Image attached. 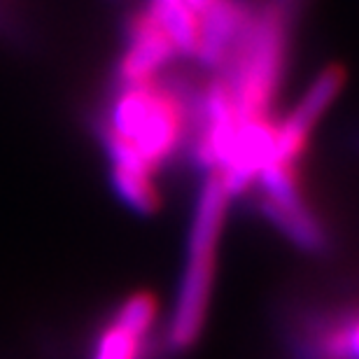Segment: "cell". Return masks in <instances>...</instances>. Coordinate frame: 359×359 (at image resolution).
Wrapping results in <instances>:
<instances>
[{
  "mask_svg": "<svg viewBox=\"0 0 359 359\" xmlns=\"http://www.w3.org/2000/svg\"><path fill=\"white\" fill-rule=\"evenodd\" d=\"M327 350L332 357L359 359V320H353L341 332L332 334L327 339Z\"/></svg>",
  "mask_w": 359,
  "mask_h": 359,
  "instance_id": "obj_11",
  "label": "cell"
},
{
  "mask_svg": "<svg viewBox=\"0 0 359 359\" xmlns=\"http://www.w3.org/2000/svg\"><path fill=\"white\" fill-rule=\"evenodd\" d=\"M259 210L292 245L304 250L308 255L325 252L329 245V233L322 219L308 205L304 194H290V196H262Z\"/></svg>",
  "mask_w": 359,
  "mask_h": 359,
  "instance_id": "obj_6",
  "label": "cell"
},
{
  "mask_svg": "<svg viewBox=\"0 0 359 359\" xmlns=\"http://www.w3.org/2000/svg\"><path fill=\"white\" fill-rule=\"evenodd\" d=\"M278 3H283V5H287V7H290V10H294V12H297V7H299V3H301V0H278Z\"/></svg>",
  "mask_w": 359,
  "mask_h": 359,
  "instance_id": "obj_13",
  "label": "cell"
},
{
  "mask_svg": "<svg viewBox=\"0 0 359 359\" xmlns=\"http://www.w3.org/2000/svg\"><path fill=\"white\" fill-rule=\"evenodd\" d=\"M346 70L341 66L322 68L306 91L301 93L299 103L287 114L283 121L276 124V149H273V161L299 166L301 156L306 154L311 135L318 126V121L325 117V112L334 105V100L341 96L346 87Z\"/></svg>",
  "mask_w": 359,
  "mask_h": 359,
  "instance_id": "obj_4",
  "label": "cell"
},
{
  "mask_svg": "<svg viewBox=\"0 0 359 359\" xmlns=\"http://www.w3.org/2000/svg\"><path fill=\"white\" fill-rule=\"evenodd\" d=\"M177 49L152 7L135 10L126 21V45L117 61V84H140L161 77Z\"/></svg>",
  "mask_w": 359,
  "mask_h": 359,
  "instance_id": "obj_5",
  "label": "cell"
},
{
  "mask_svg": "<svg viewBox=\"0 0 359 359\" xmlns=\"http://www.w3.org/2000/svg\"><path fill=\"white\" fill-rule=\"evenodd\" d=\"M184 3H187V5H189V7H191V10H194V12H196V14H198V17H201V14H203V12L208 10V5H210V3H212V0H184Z\"/></svg>",
  "mask_w": 359,
  "mask_h": 359,
  "instance_id": "obj_12",
  "label": "cell"
},
{
  "mask_svg": "<svg viewBox=\"0 0 359 359\" xmlns=\"http://www.w3.org/2000/svg\"><path fill=\"white\" fill-rule=\"evenodd\" d=\"M229 194L217 175H208L201 187L196 208H194L189 241H187V262L180 280L173 315L168 325V346L175 353L191 348L205 325L208 304H210L215 266H217V243L224 226Z\"/></svg>",
  "mask_w": 359,
  "mask_h": 359,
  "instance_id": "obj_3",
  "label": "cell"
},
{
  "mask_svg": "<svg viewBox=\"0 0 359 359\" xmlns=\"http://www.w3.org/2000/svg\"><path fill=\"white\" fill-rule=\"evenodd\" d=\"M250 7L243 0H212L201 14V42L196 59L203 66L217 68L229 61L243 28L250 19Z\"/></svg>",
  "mask_w": 359,
  "mask_h": 359,
  "instance_id": "obj_7",
  "label": "cell"
},
{
  "mask_svg": "<svg viewBox=\"0 0 359 359\" xmlns=\"http://www.w3.org/2000/svg\"><path fill=\"white\" fill-rule=\"evenodd\" d=\"M297 12L278 0H264L250 19L229 56V75H222L231 89L241 119L271 117L280 82L290 56L292 24Z\"/></svg>",
  "mask_w": 359,
  "mask_h": 359,
  "instance_id": "obj_2",
  "label": "cell"
},
{
  "mask_svg": "<svg viewBox=\"0 0 359 359\" xmlns=\"http://www.w3.org/2000/svg\"><path fill=\"white\" fill-rule=\"evenodd\" d=\"M149 7L166 28L177 54L196 59L201 42V19L184 0H149Z\"/></svg>",
  "mask_w": 359,
  "mask_h": 359,
  "instance_id": "obj_8",
  "label": "cell"
},
{
  "mask_svg": "<svg viewBox=\"0 0 359 359\" xmlns=\"http://www.w3.org/2000/svg\"><path fill=\"white\" fill-rule=\"evenodd\" d=\"M110 180L114 191L119 194V198L128 208H133V210H138L142 215H152L159 210L161 194L154 182V175L133 168L110 166Z\"/></svg>",
  "mask_w": 359,
  "mask_h": 359,
  "instance_id": "obj_9",
  "label": "cell"
},
{
  "mask_svg": "<svg viewBox=\"0 0 359 359\" xmlns=\"http://www.w3.org/2000/svg\"><path fill=\"white\" fill-rule=\"evenodd\" d=\"M189 126L184 96L159 77L117 84L98 124L110 166L156 175L180 152Z\"/></svg>",
  "mask_w": 359,
  "mask_h": 359,
  "instance_id": "obj_1",
  "label": "cell"
},
{
  "mask_svg": "<svg viewBox=\"0 0 359 359\" xmlns=\"http://www.w3.org/2000/svg\"><path fill=\"white\" fill-rule=\"evenodd\" d=\"M147 334H140L112 315L93 343L91 359H142Z\"/></svg>",
  "mask_w": 359,
  "mask_h": 359,
  "instance_id": "obj_10",
  "label": "cell"
}]
</instances>
